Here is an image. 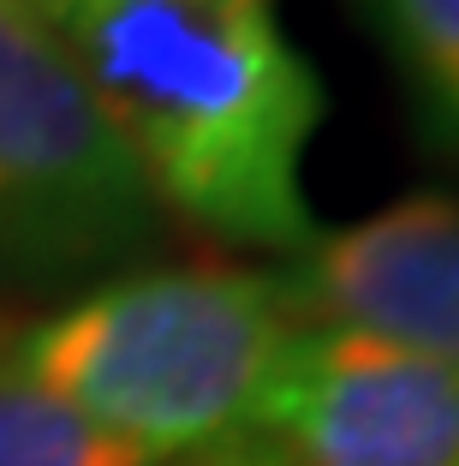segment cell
Masks as SVG:
<instances>
[{
	"instance_id": "ba28073f",
	"label": "cell",
	"mask_w": 459,
	"mask_h": 466,
	"mask_svg": "<svg viewBox=\"0 0 459 466\" xmlns=\"http://www.w3.org/2000/svg\"><path fill=\"white\" fill-rule=\"evenodd\" d=\"M155 466H293V461H286V449L263 425H244V431H227V437L185 449L174 461H155Z\"/></svg>"
},
{
	"instance_id": "277c9868",
	"label": "cell",
	"mask_w": 459,
	"mask_h": 466,
	"mask_svg": "<svg viewBox=\"0 0 459 466\" xmlns=\"http://www.w3.org/2000/svg\"><path fill=\"white\" fill-rule=\"evenodd\" d=\"M257 425L293 466H459V370L376 335L304 323Z\"/></svg>"
},
{
	"instance_id": "3957f363",
	"label": "cell",
	"mask_w": 459,
	"mask_h": 466,
	"mask_svg": "<svg viewBox=\"0 0 459 466\" xmlns=\"http://www.w3.org/2000/svg\"><path fill=\"white\" fill-rule=\"evenodd\" d=\"M162 209L30 0H0V288H90L162 239Z\"/></svg>"
},
{
	"instance_id": "5b68a950",
	"label": "cell",
	"mask_w": 459,
	"mask_h": 466,
	"mask_svg": "<svg viewBox=\"0 0 459 466\" xmlns=\"http://www.w3.org/2000/svg\"><path fill=\"white\" fill-rule=\"evenodd\" d=\"M298 311L459 370V198L405 192L323 233L286 269Z\"/></svg>"
},
{
	"instance_id": "6da1fadb",
	"label": "cell",
	"mask_w": 459,
	"mask_h": 466,
	"mask_svg": "<svg viewBox=\"0 0 459 466\" xmlns=\"http://www.w3.org/2000/svg\"><path fill=\"white\" fill-rule=\"evenodd\" d=\"M155 209L221 246L304 251V156L328 114L281 0H30Z\"/></svg>"
},
{
	"instance_id": "8992f818",
	"label": "cell",
	"mask_w": 459,
	"mask_h": 466,
	"mask_svg": "<svg viewBox=\"0 0 459 466\" xmlns=\"http://www.w3.org/2000/svg\"><path fill=\"white\" fill-rule=\"evenodd\" d=\"M400 78L424 150L459 174V0H352Z\"/></svg>"
},
{
	"instance_id": "7a4b0ae2",
	"label": "cell",
	"mask_w": 459,
	"mask_h": 466,
	"mask_svg": "<svg viewBox=\"0 0 459 466\" xmlns=\"http://www.w3.org/2000/svg\"><path fill=\"white\" fill-rule=\"evenodd\" d=\"M311 317L286 275L244 263H167L102 275L55 311L25 317V370L78 419L144 461L257 425L286 347Z\"/></svg>"
},
{
	"instance_id": "52a82bcc",
	"label": "cell",
	"mask_w": 459,
	"mask_h": 466,
	"mask_svg": "<svg viewBox=\"0 0 459 466\" xmlns=\"http://www.w3.org/2000/svg\"><path fill=\"white\" fill-rule=\"evenodd\" d=\"M13 329V317H0V466H155L48 395L25 370Z\"/></svg>"
}]
</instances>
